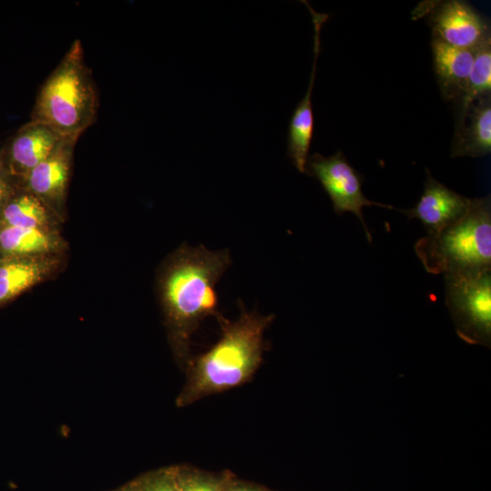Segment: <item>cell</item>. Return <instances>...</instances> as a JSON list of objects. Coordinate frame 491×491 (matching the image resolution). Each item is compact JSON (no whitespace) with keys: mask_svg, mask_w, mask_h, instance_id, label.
I'll use <instances>...</instances> for the list:
<instances>
[{"mask_svg":"<svg viewBox=\"0 0 491 491\" xmlns=\"http://www.w3.org/2000/svg\"><path fill=\"white\" fill-rule=\"evenodd\" d=\"M230 265L227 249L210 251L204 246H182L166 265L160 279L161 299L180 357L188 353L200 322L217 316L215 285Z\"/></svg>","mask_w":491,"mask_h":491,"instance_id":"1","label":"cell"},{"mask_svg":"<svg viewBox=\"0 0 491 491\" xmlns=\"http://www.w3.org/2000/svg\"><path fill=\"white\" fill-rule=\"evenodd\" d=\"M218 319L222 336L192 363L186 384L177 397L179 406L244 384L262 362L264 333L274 315L260 316L243 309L235 321Z\"/></svg>","mask_w":491,"mask_h":491,"instance_id":"2","label":"cell"},{"mask_svg":"<svg viewBox=\"0 0 491 491\" xmlns=\"http://www.w3.org/2000/svg\"><path fill=\"white\" fill-rule=\"evenodd\" d=\"M99 99L80 40H75L40 87L31 121L49 125L64 137L77 138L95 120Z\"/></svg>","mask_w":491,"mask_h":491,"instance_id":"3","label":"cell"},{"mask_svg":"<svg viewBox=\"0 0 491 491\" xmlns=\"http://www.w3.org/2000/svg\"><path fill=\"white\" fill-rule=\"evenodd\" d=\"M416 256L431 274L477 276L491 271L490 195L471 198L466 212L415 245Z\"/></svg>","mask_w":491,"mask_h":491,"instance_id":"4","label":"cell"},{"mask_svg":"<svg viewBox=\"0 0 491 491\" xmlns=\"http://www.w3.org/2000/svg\"><path fill=\"white\" fill-rule=\"evenodd\" d=\"M446 304L459 336L490 346L491 271L477 276L445 275Z\"/></svg>","mask_w":491,"mask_h":491,"instance_id":"5","label":"cell"},{"mask_svg":"<svg viewBox=\"0 0 491 491\" xmlns=\"http://www.w3.org/2000/svg\"><path fill=\"white\" fill-rule=\"evenodd\" d=\"M306 174L316 177L329 195L334 211L337 215L345 212L354 213L360 220L366 238L372 241L362 209L364 206L377 205L393 209L391 205L373 202L366 198L362 190L363 179L357 171L348 163L342 151L330 156L315 153L306 163Z\"/></svg>","mask_w":491,"mask_h":491,"instance_id":"6","label":"cell"},{"mask_svg":"<svg viewBox=\"0 0 491 491\" xmlns=\"http://www.w3.org/2000/svg\"><path fill=\"white\" fill-rule=\"evenodd\" d=\"M416 13L426 16L432 37L454 47L476 50L490 39L487 20L460 0L423 3Z\"/></svg>","mask_w":491,"mask_h":491,"instance_id":"7","label":"cell"},{"mask_svg":"<svg viewBox=\"0 0 491 491\" xmlns=\"http://www.w3.org/2000/svg\"><path fill=\"white\" fill-rule=\"evenodd\" d=\"M45 123L29 121L3 146L7 175L16 183L44 161L64 140Z\"/></svg>","mask_w":491,"mask_h":491,"instance_id":"8","label":"cell"},{"mask_svg":"<svg viewBox=\"0 0 491 491\" xmlns=\"http://www.w3.org/2000/svg\"><path fill=\"white\" fill-rule=\"evenodd\" d=\"M308 8L314 25V61L308 86L303 99L295 108L288 128L287 155L300 172L306 174L309 149L314 134V114L312 93L316 79V64L321 50L320 35L323 25L327 21V14L314 10L307 1H302Z\"/></svg>","mask_w":491,"mask_h":491,"instance_id":"9","label":"cell"},{"mask_svg":"<svg viewBox=\"0 0 491 491\" xmlns=\"http://www.w3.org/2000/svg\"><path fill=\"white\" fill-rule=\"evenodd\" d=\"M471 198L440 183L426 170L424 191L410 209L401 210L407 218L419 219L427 234H434L459 219L467 210Z\"/></svg>","mask_w":491,"mask_h":491,"instance_id":"10","label":"cell"},{"mask_svg":"<svg viewBox=\"0 0 491 491\" xmlns=\"http://www.w3.org/2000/svg\"><path fill=\"white\" fill-rule=\"evenodd\" d=\"M77 138L65 137L59 145L22 180L15 182L45 204H58L68 185L73 151Z\"/></svg>","mask_w":491,"mask_h":491,"instance_id":"11","label":"cell"},{"mask_svg":"<svg viewBox=\"0 0 491 491\" xmlns=\"http://www.w3.org/2000/svg\"><path fill=\"white\" fill-rule=\"evenodd\" d=\"M491 151V96L474 103L459 115L451 144V156L483 157Z\"/></svg>","mask_w":491,"mask_h":491,"instance_id":"12","label":"cell"},{"mask_svg":"<svg viewBox=\"0 0 491 491\" xmlns=\"http://www.w3.org/2000/svg\"><path fill=\"white\" fill-rule=\"evenodd\" d=\"M433 65L442 97L458 103L463 97L474 63L475 50L431 40Z\"/></svg>","mask_w":491,"mask_h":491,"instance_id":"13","label":"cell"},{"mask_svg":"<svg viewBox=\"0 0 491 491\" xmlns=\"http://www.w3.org/2000/svg\"><path fill=\"white\" fill-rule=\"evenodd\" d=\"M53 266L41 256H0V307L44 280Z\"/></svg>","mask_w":491,"mask_h":491,"instance_id":"14","label":"cell"},{"mask_svg":"<svg viewBox=\"0 0 491 491\" xmlns=\"http://www.w3.org/2000/svg\"><path fill=\"white\" fill-rule=\"evenodd\" d=\"M47 219L46 204L33 193L16 185L0 210V225L42 228Z\"/></svg>","mask_w":491,"mask_h":491,"instance_id":"15","label":"cell"},{"mask_svg":"<svg viewBox=\"0 0 491 491\" xmlns=\"http://www.w3.org/2000/svg\"><path fill=\"white\" fill-rule=\"evenodd\" d=\"M52 237L42 228L0 225V256H33L53 247Z\"/></svg>","mask_w":491,"mask_h":491,"instance_id":"16","label":"cell"},{"mask_svg":"<svg viewBox=\"0 0 491 491\" xmlns=\"http://www.w3.org/2000/svg\"><path fill=\"white\" fill-rule=\"evenodd\" d=\"M491 40L475 50L474 63L466 92L457 103L459 115L464 114L474 103L491 96Z\"/></svg>","mask_w":491,"mask_h":491,"instance_id":"17","label":"cell"},{"mask_svg":"<svg viewBox=\"0 0 491 491\" xmlns=\"http://www.w3.org/2000/svg\"><path fill=\"white\" fill-rule=\"evenodd\" d=\"M181 487L183 491H219L215 484L201 478H190Z\"/></svg>","mask_w":491,"mask_h":491,"instance_id":"18","label":"cell"},{"mask_svg":"<svg viewBox=\"0 0 491 491\" xmlns=\"http://www.w3.org/2000/svg\"><path fill=\"white\" fill-rule=\"evenodd\" d=\"M15 187V181L8 175L0 176V210Z\"/></svg>","mask_w":491,"mask_h":491,"instance_id":"19","label":"cell"},{"mask_svg":"<svg viewBox=\"0 0 491 491\" xmlns=\"http://www.w3.org/2000/svg\"><path fill=\"white\" fill-rule=\"evenodd\" d=\"M145 491H183L181 486L168 479H159L147 486Z\"/></svg>","mask_w":491,"mask_h":491,"instance_id":"20","label":"cell"},{"mask_svg":"<svg viewBox=\"0 0 491 491\" xmlns=\"http://www.w3.org/2000/svg\"><path fill=\"white\" fill-rule=\"evenodd\" d=\"M7 175L4 155H3V147H0V176Z\"/></svg>","mask_w":491,"mask_h":491,"instance_id":"21","label":"cell"},{"mask_svg":"<svg viewBox=\"0 0 491 491\" xmlns=\"http://www.w3.org/2000/svg\"><path fill=\"white\" fill-rule=\"evenodd\" d=\"M231 491H256V490L246 488V487H240V488H235V489L231 490Z\"/></svg>","mask_w":491,"mask_h":491,"instance_id":"22","label":"cell"}]
</instances>
